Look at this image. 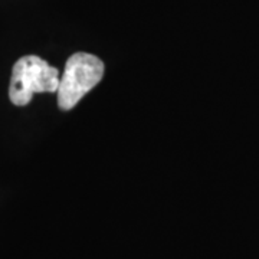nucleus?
<instances>
[{"mask_svg": "<svg viewBox=\"0 0 259 259\" xmlns=\"http://www.w3.org/2000/svg\"><path fill=\"white\" fill-rule=\"evenodd\" d=\"M105 65L98 56L76 52L68 58L58 88V107L64 111L75 108L88 93L101 82Z\"/></svg>", "mask_w": 259, "mask_h": 259, "instance_id": "obj_1", "label": "nucleus"}, {"mask_svg": "<svg viewBox=\"0 0 259 259\" xmlns=\"http://www.w3.org/2000/svg\"><path fill=\"white\" fill-rule=\"evenodd\" d=\"M61 75L55 66L36 55L22 56L12 69L9 98L12 104L25 107L35 94L56 93Z\"/></svg>", "mask_w": 259, "mask_h": 259, "instance_id": "obj_2", "label": "nucleus"}]
</instances>
